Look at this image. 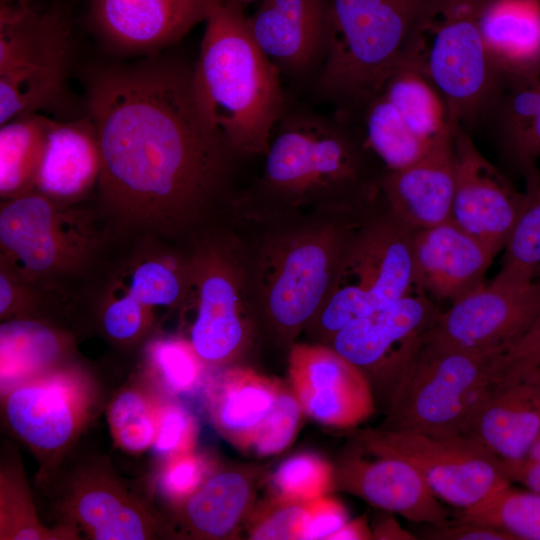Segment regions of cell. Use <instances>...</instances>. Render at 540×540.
<instances>
[{
    "instance_id": "7402d4cb",
    "label": "cell",
    "mask_w": 540,
    "mask_h": 540,
    "mask_svg": "<svg viewBox=\"0 0 540 540\" xmlns=\"http://www.w3.org/2000/svg\"><path fill=\"white\" fill-rule=\"evenodd\" d=\"M365 459L350 455L335 472L334 484L370 504L404 518L442 527L452 520L448 509L407 461L388 455Z\"/></svg>"
},
{
    "instance_id": "52a82bcc",
    "label": "cell",
    "mask_w": 540,
    "mask_h": 540,
    "mask_svg": "<svg viewBox=\"0 0 540 540\" xmlns=\"http://www.w3.org/2000/svg\"><path fill=\"white\" fill-rule=\"evenodd\" d=\"M429 0H331L332 27L315 93L336 110L378 90Z\"/></svg>"
},
{
    "instance_id": "6da1fadb",
    "label": "cell",
    "mask_w": 540,
    "mask_h": 540,
    "mask_svg": "<svg viewBox=\"0 0 540 540\" xmlns=\"http://www.w3.org/2000/svg\"><path fill=\"white\" fill-rule=\"evenodd\" d=\"M192 74L162 53L83 74L100 152L99 211L113 233L189 246L229 222L241 157L203 118Z\"/></svg>"
},
{
    "instance_id": "2e32d148",
    "label": "cell",
    "mask_w": 540,
    "mask_h": 540,
    "mask_svg": "<svg viewBox=\"0 0 540 540\" xmlns=\"http://www.w3.org/2000/svg\"><path fill=\"white\" fill-rule=\"evenodd\" d=\"M539 313L540 281L497 273L441 310L424 341L467 350H507Z\"/></svg>"
},
{
    "instance_id": "c3c4849f",
    "label": "cell",
    "mask_w": 540,
    "mask_h": 540,
    "mask_svg": "<svg viewBox=\"0 0 540 540\" xmlns=\"http://www.w3.org/2000/svg\"><path fill=\"white\" fill-rule=\"evenodd\" d=\"M433 528L426 538L435 540H514L505 532L474 522L455 520L442 527Z\"/></svg>"
},
{
    "instance_id": "9c48e42d",
    "label": "cell",
    "mask_w": 540,
    "mask_h": 540,
    "mask_svg": "<svg viewBox=\"0 0 540 540\" xmlns=\"http://www.w3.org/2000/svg\"><path fill=\"white\" fill-rule=\"evenodd\" d=\"M413 234L379 193L349 244L329 300L305 330L312 342L327 344L351 320L414 290Z\"/></svg>"
},
{
    "instance_id": "7c38bea8",
    "label": "cell",
    "mask_w": 540,
    "mask_h": 540,
    "mask_svg": "<svg viewBox=\"0 0 540 540\" xmlns=\"http://www.w3.org/2000/svg\"><path fill=\"white\" fill-rule=\"evenodd\" d=\"M6 426L40 463L39 483L62 464L100 406L99 385L72 360L1 393Z\"/></svg>"
},
{
    "instance_id": "ab89813d",
    "label": "cell",
    "mask_w": 540,
    "mask_h": 540,
    "mask_svg": "<svg viewBox=\"0 0 540 540\" xmlns=\"http://www.w3.org/2000/svg\"><path fill=\"white\" fill-rule=\"evenodd\" d=\"M332 466L318 455L300 453L286 459L272 476L276 496L309 501L325 495L334 485Z\"/></svg>"
},
{
    "instance_id": "83f0119b",
    "label": "cell",
    "mask_w": 540,
    "mask_h": 540,
    "mask_svg": "<svg viewBox=\"0 0 540 540\" xmlns=\"http://www.w3.org/2000/svg\"><path fill=\"white\" fill-rule=\"evenodd\" d=\"M479 25L500 79L540 76V0H485Z\"/></svg>"
},
{
    "instance_id": "277c9868",
    "label": "cell",
    "mask_w": 540,
    "mask_h": 540,
    "mask_svg": "<svg viewBox=\"0 0 540 540\" xmlns=\"http://www.w3.org/2000/svg\"><path fill=\"white\" fill-rule=\"evenodd\" d=\"M192 84L203 118L238 156H265L288 104L282 76L253 38L243 7L212 1Z\"/></svg>"
},
{
    "instance_id": "ac0fdd59",
    "label": "cell",
    "mask_w": 540,
    "mask_h": 540,
    "mask_svg": "<svg viewBox=\"0 0 540 540\" xmlns=\"http://www.w3.org/2000/svg\"><path fill=\"white\" fill-rule=\"evenodd\" d=\"M452 150L454 193L450 220L496 255L511 234L523 193L478 150L460 125L452 133Z\"/></svg>"
},
{
    "instance_id": "484cf974",
    "label": "cell",
    "mask_w": 540,
    "mask_h": 540,
    "mask_svg": "<svg viewBox=\"0 0 540 540\" xmlns=\"http://www.w3.org/2000/svg\"><path fill=\"white\" fill-rule=\"evenodd\" d=\"M100 152L94 124L83 116L55 120L37 171L34 189L61 203H81L97 188Z\"/></svg>"
},
{
    "instance_id": "7bdbcfd3",
    "label": "cell",
    "mask_w": 540,
    "mask_h": 540,
    "mask_svg": "<svg viewBox=\"0 0 540 540\" xmlns=\"http://www.w3.org/2000/svg\"><path fill=\"white\" fill-rule=\"evenodd\" d=\"M308 501H295L276 496L250 514L248 535L250 539L280 540L302 539Z\"/></svg>"
},
{
    "instance_id": "7a4b0ae2",
    "label": "cell",
    "mask_w": 540,
    "mask_h": 540,
    "mask_svg": "<svg viewBox=\"0 0 540 540\" xmlns=\"http://www.w3.org/2000/svg\"><path fill=\"white\" fill-rule=\"evenodd\" d=\"M264 157L260 176L235 198L231 222L368 206L385 170L349 117L302 107H287Z\"/></svg>"
},
{
    "instance_id": "f546056e",
    "label": "cell",
    "mask_w": 540,
    "mask_h": 540,
    "mask_svg": "<svg viewBox=\"0 0 540 540\" xmlns=\"http://www.w3.org/2000/svg\"><path fill=\"white\" fill-rule=\"evenodd\" d=\"M336 111L354 122L385 170L414 163L436 142L429 143L414 134L380 88L351 107Z\"/></svg>"
},
{
    "instance_id": "d590c367",
    "label": "cell",
    "mask_w": 540,
    "mask_h": 540,
    "mask_svg": "<svg viewBox=\"0 0 540 540\" xmlns=\"http://www.w3.org/2000/svg\"><path fill=\"white\" fill-rule=\"evenodd\" d=\"M143 363L145 379L167 397L194 390L208 368L189 339L182 336L160 335L150 339Z\"/></svg>"
},
{
    "instance_id": "1f68e13d",
    "label": "cell",
    "mask_w": 540,
    "mask_h": 540,
    "mask_svg": "<svg viewBox=\"0 0 540 540\" xmlns=\"http://www.w3.org/2000/svg\"><path fill=\"white\" fill-rule=\"evenodd\" d=\"M55 120L41 113L12 118L0 128V196L14 198L34 189L47 136Z\"/></svg>"
},
{
    "instance_id": "44dd1931",
    "label": "cell",
    "mask_w": 540,
    "mask_h": 540,
    "mask_svg": "<svg viewBox=\"0 0 540 540\" xmlns=\"http://www.w3.org/2000/svg\"><path fill=\"white\" fill-rule=\"evenodd\" d=\"M213 0H88L91 27L118 54L161 53L205 22Z\"/></svg>"
},
{
    "instance_id": "681fc988",
    "label": "cell",
    "mask_w": 540,
    "mask_h": 540,
    "mask_svg": "<svg viewBox=\"0 0 540 540\" xmlns=\"http://www.w3.org/2000/svg\"><path fill=\"white\" fill-rule=\"evenodd\" d=\"M503 469L509 481H518L530 491L540 493V455L529 454L516 462L503 461Z\"/></svg>"
},
{
    "instance_id": "30bf717a",
    "label": "cell",
    "mask_w": 540,
    "mask_h": 540,
    "mask_svg": "<svg viewBox=\"0 0 540 540\" xmlns=\"http://www.w3.org/2000/svg\"><path fill=\"white\" fill-rule=\"evenodd\" d=\"M71 26L59 7L0 0V124L70 101Z\"/></svg>"
},
{
    "instance_id": "4fadbf2b",
    "label": "cell",
    "mask_w": 540,
    "mask_h": 540,
    "mask_svg": "<svg viewBox=\"0 0 540 540\" xmlns=\"http://www.w3.org/2000/svg\"><path fill=\"white\" fill-rule=\"evenodd\" d=\"M41 484L48 485L57 524L92 540L175 538L167 518L129 488L106 458L68 461Z\"/></svg>"
},
{
    "instance_id": "e0dca14e",
    "label": "cell",
    "mask_w": 540,
    "mask_h": 540,
    "mask_svg": "<svg viewBox=\"0 0 540 540\" xmlns=\"http://www.w3.org/2000/svg\"><path fill=\"white\" fill-rule=\"evenodd\" d=\"M288 375L304 414L327 426L351 428L375 408L372 385L352 362L324 343H294Z\"/></svg>"
},
{
    "instance_id": "f6af8a7d",
    "label": "cell",
    "mask_w": 540,
    "mask_h": 540,
    "mask_svg": "<svg viewBox=\"0 0 540 540\" xmlns=\"http://www.w3.org/2000/svg\"><path fill=\"white\" fill-rule=\"evenodd\" d=\"M303 413L293 392L284 388L252 452L258 456H272L286 449L297 433Z\"/></svg>"
},
{
    "instance_id": "4dcf8cb0",
    "label": "cell",
    "mask_w": 540,
    "mask_h": 540,
    "mask_svg": "<svg viewBox=\"0 0 540 540\" xmlns=\"http://www.w3.org/2000/svg\"><path fill=\"white\" fill-rule=\"evenodd\" d=\"M380 89L411 131L424 141L433 143L449 136L456 127L440 93L405 60L400 59L392 67Z\"/></svg>"
},
{
    "instance_id": "836d02e7",
    "label": "cell",
    "mask_w": 540,
    "mask_h": 540,
    "mask_svg": "<svg viewBox=\"0 0 540 540\" xmlns=\"http://www.w3.org/2000/svg\"><path fill=\"white\" fill-rule=\"evenodd\" d=\"M162 396L146 379L122 387L107 407L114 443L122 451L140 455L152 448Z\"/></svg>"
},
{
    "instance_id": "e575fe53",
    "label": "cell",
    "mask_w": 540,
    "mask_h": 540,
    "mask_svg": "<svg viewBox=\"0 0 540 540\" xmlns=\"http://www.w3.org/2000/svg\"><path fill=\"white\" fill-rule=\"evenodd\" d=\"M540 111V76L500 80V89L489 112L496 116L502 150L516 167Z\"/></svg>"
},
{
    "instance_id": "cb8c5ba5",
    "label": "cell",
    "mask_w": 540,
    "mask_h": 540,
    "mask_svg": "<svg viewBox=\"0 0 540 540\" xmlns=\"http://www.w3.org/2000/svg\"><path fill=\"white\" fill-rule=\"evenodd\" d=\"M379 190L391 212L414 231L449 221L454 193L452 134L436 141L414 163L384 170Z\"/></svg>"
},
{
    "instance_id": "d6986e66",
    "label": "cell",
    "mask_w": 540,
    "mask_h": 540,
    "mask_svg": "<svg viewBox=\"0 0 540 540\" xmlns=\"http://www.w3.org/2000/svg\"><path fill=\"white\" fill-rule=\"evenodd\" d=\"M461 435L504 462L526 458L540 437V366L502 369L471 407Z\"/></svg>"
},
{
    "instance_id": "d6a6232c",
    "label": "cell",
    "mask_w": 540,
    "mask_h": 540,
    "mask_svg": "<svg viewBox=\"0 0 540 540\" xmlns=\"http://www.w3.org/2000/svg\"><path fill=\"white\" fill-rule=\"evenodd\" d=\"M74 528L40 520L19 457L2 456L0 465L1 540H78Z\"/></svg>"
},
{
    "instance_id": "db71d44e",
    "label": "cell",
    "mask_w": 540,
    "mask_h": 540,
    "mask_svg": "<svg viewBox=\"0 0 540 540\" xmlns=\"http://www.w3.org/2000/svg\"><path fill=\"white\" fill-rule=\"evenodd\" d=\"M227 1L233 2L245 9V7L248 6L249 4L253 2H260L261 0H227Z\"/></svg>"
},
{
    "instance_id": "d4e9b609",
    "label": "cell",
    "mask_w": 540,
    "mask_h": 540,
    "mask_svg": "<svg viewBox=\"0 0 540 540\" xmlns=\"http://www.w3.org/2000/svg\"><path fill=\"white\" fill-rule=\"evenodd\" d=\"M285 387L241 364L218 369L209 379L205 404L218 433L251 451Z\"/></svg>"
},
{
    "instance_id": "816d5d0a",
    "label": "cell",
    "mask_w": 540,
    "mask_h": 540,
    "mask_svg": "<svg viewBox=\"0 0 540 540\" xmlns=\"http://www.w3.org/2000/svg\"><path fill=\"white\" fill-rule=\"evenodd\" d=\"M373 533L367 526L363 518L348 520L339 530H337L330 539L333 540H359L372 539Z\"/></svg>"
},
{
    "instance_id": "ba28073f",
    "label": "cell",
    "mask_w": 540,
    "mask_h": 540,
    "mask_svg": "<svg viewBox=\"0 0 540 540\" xmlns=\"http://www.w3.org/2000/svg\"><path fill=\"white\" fill-rule=\"evenodd\" d=\"M82 203H61L36 189L3 200L0 263L28 282L59 286L90 270L112 231L100 227L101 212Z\"/></svg>"
},
{
    "instance_id": "b9f144b4",
    "label": "cell",
    "mask_w": 540,
    "mask_h": 540,
    "mask_svg": "<svg viewBox=\"0 0 540 540\" xmlns=\"http://www.w3.org/2000/svg\"><path fill=\"white\" fill-rule=\"evenodd\" d=\"M97 316L108 339L116 344L132 346L147 338L156 315L120 298L99 293Z\"/></svg>"
},
{
    "instance_id": "5b68a950",
    "label": "cell",
    "mask_w": 540,
    "mask_h": 540,
    "mask_svg": "<svg viewBox=\"0 0 540 540\" xmlns=\"http://www.w3.org/2000/svg\"><path fill=\"white\" fill-rule=\"evenodd\" d=\"M189 247L192 285L184 311L194 310V318L188 339L208 368L239 364L260 336L243 241L224 223Z\"/></svg>"
},
{
    "instance_id": "3957f363",
    "label": "cell",
    "mask_w": 540,
    "mask_h": 540,
    "mask_svg": "<svg viewBox=\"0 0 540 540\" xmlns=\"http://www.w3.org/2000/svg\"><path fill=\"white\" fill-rule=\"evenodd\" d=\"M373 203L230 222L243 241L260 335L290 348L307 329Z\"/></svg>"
},
{
    "instance_id": "ffe728a7",
    "label": "cell",
    "mask_w": 540,
    "mask_h": 540,
    "mask_svg": "<svg viewBox=\"0 0 540 540\" xmlns=\"http://www.w3.org/2000/svg\"><path fill=\"white\" fill-rule=\"evenodd\" d=\"M248 25L282 77L313 83L330 41L331 0H261Z\"/></svg>"
},
{
    "instance_id": "f5cc1de1",
    "label": "cell",
    "mask_w": 540,
    "mask_h": 540,
    "mask_svg": "<svg viewBox=\"0 0 540 540\" xmlns=\"http://www.w3.org/2000/svg\"><path fill=\"white\" fill-rule=\"evenodd\" d=\"M373 538L376 539H405L411 540L416 539L414 535L409 533L400 527L394 519H386L382 521L376 528L373 533Z\"/></svg>"
},
{
    "instance_id": "8fae6325",
    "label": "cell",
    "mask_w": 540,
    "mask_h": 540,
    "mask_svg": "<svg viewBox=\"0 0 540 540\" xmlns=\"http://www.w3.org/2000/svg\"><path fill=\"white\" fill-rule=\"evenodd\" d=\"M506 350H467L423 342L389 398L383 428L461 435L469 411L500 372Z\"/></svg>"
},
{
    "instance_id": "8d00e7d4",
    "label": "cell",
    "mask_w": 540,
    "mask_h": 540,
    "mask_svg": "<svg viewBox=\"0 0 540 540\" xmlns=\"http://www.w3.org/2000/svg\"><path fill=\"white\" fill-rule=\"evenodd\" d=\"M522 176L525 188L521 208L504 247L498 273L527 281H540V169Z\"/></svg>"
},
{
    "instance_id": "5bb4252c",
    "label": "cell",
    "mask_w": 540,
    "mask_h": 540,
    "mask_svg": "<svg viewBox=\"0 0 540 540\" xmlns=\"http://www.w3.org/2000/svg\"><path fill=\"white\" fill-rule=\"evenodd\" d=\"M356 440L371 455L407 461L435 496L462 510L510 483L503 461L468 436H437L382 427L360 431Z\"/></svg>"
},
{
    "instance_id": "f1b7e54d",
    "label": "cell",
    "mask_w": 540,
    "mask_h": 540,
    "mask_svg": "<svg viewBox=\"0 0 540 540\" xmlns=\"http://www.w3.org/2000/svg\"><path fill=\"white\" fill-rule=\"evenodd\" d=\"M74 338L55 320L14 318L0 325L1 393L72 361Z\"/></svg>"
},
{
    "instance_id": "f907efd6",
    "label": "cell",
    "mask_w": 540,
    "mask_h": 540,
    "mask_svg": "<svg viewBox=\"0 0 540 540\" xmlns=\"http://www.w3.org/2000/svg\"><path fill=\"white\" fill-rule=\"evenodd\" d=\"M540 159V111L535 121L533 130L527 140V143L522 151L516 168L521 175L534 166H537V161Z\"/></svg>"
},
{
    "instance_id": "7dc6e473",
    "label": "cell",
    "mask_w": 540,
    "mask_h": 540,
    "mask_svg": "<svg viewBox=\"0 0 540 540\" xmlns=\"http://www.w3.org/2000/svg\"><path fill=\"white\" fill-rule=\"evenodd\" d=\"M540 366V313L529 330L504 353L503 369Z\"/></svg>"
},
{
    "instance_id": "8992f818",
    "label": "cell",
    "mask_w": 540,
    "mask_h": 540,
    "mask_svg": "<svg viewBox=\"0 0 540 540\" xmlns=\"http://www.w3.org/2000/svg\"><path fill=\"white\" fill-rule=\"evenodd\" d=\"M485 0H429L400 59L443 97L454 126L466 130L488 116L500 88L482 40Z\"/></svg>"
},
{
    "instance_id": "ee69618b",
    "label": "cell",
    "mask_w": 540,
    "mask_h": 540,
    "mask_svg": "<svg viewBox=\"0 0 540 540\" xmlns=\"http://www.w3.org/2000/svg\"><path fill=\"white\" fill-rule=\"evenodd\" d=\"M196 417L172 397H162L157 433L152 450L159 461L195 449L198 436Z\"/></svg>"
},
{
    "instance_id": "9a60e30c",
    "label": "cell",
    "mask_w": 540,
    "mask_h": 540,
    "mask_svg": "<svg viewBox=\"0 0 540 540\" xmlns=\"http://www.w3.org/2000/svg\"><path fill=\"white\" fill-rule=\"evenodd\" d=\"M440 311L427 294L415 287L389 306L351 320L327 344L390 398Z\"/></svg>"
},
{
    "instance_id": "603a6c76",
    "label": "cell",
    "mask_w": 540,
    "mask_h": 540,
    "mask_svg": "<svg viewBox=\"0 0 540 540\" xmlns=\"http://www.w3.org/2000/svg\"><path fill=\"white\" fill-rule=\"evenodd\" d=\"M412 255L415 287L450 303L485 282L495 256L451 220L414 231Z\"/></svg>"
},
{
    "instance_id": "4316f807",
    "label": "cell",
    "mask_w": 540,
    "mask_h": 540,
    "mask_svg": "<svg viewBox=\"0 0 540 540\" xmlns=\"http://www.w3.org/2000/svg\"><path fill=\"white\" fill-rule=\"evenodd\" d=\"M255 474L242 468L215 469L194 494L171 507L167 519L175 533L178 528V536L206 540L237 535L255 498Z\"/></svg>"
},
{
    "instance_id": "60d3db41",
    "label": "cell",
    "mask_w": 540,
    "mask_h": 540,
    "mask_svg": "<svg viewBox=\"0 0 540 540\" xmlns=\"http://www.w3.org/2000/svg\"><path fill=\"white\" fill-rule=\"evenodd\" d=\"M215 469L195 449L180 453L160 461L155 489L173 507L194 494Z\"/></svg>"
},
{
    "instance_id": "f35d334b",
    "label": "cell",
    "mask_w": 540,
    "mask_h": 540,
    "mask_svg": "<svg viewBox=\"0 0 540 540\" xmlns=\"http://www.w3.org/2000/svg\"><path fill=\"white\" fill-rule=\"evenodd\" d=\"M68 303L59 285L28 282L0 263V318H38L54 320Z\"/></svg>"
},
{
    "instance_id": "74e56055",
    "label": "cell",
    "mask_w": 540,
    "mask_h": 540,
    "mask_svg": "<svg viewBox=\"0 0 540 540\" xmlns=\"http://www.w3.org/2000/svg\"><path fill=\"white\" fill-rule=\"evenodd\" d=\"M457 520L498 529L514 540H540V493L517 490L508 483L463 509Z\"/></svg>"
},
{
    "instance_id": "bcb514c9",
    "label": "cell",
    "mask_w": 540,
    "mask_h": 540,
    "mask_svg": "<svg viewBox=\"0 0 540 540\" xmlns=\"http://www.w3.org/2000/svg\"><path fill=\"white\" fill-rule=\"evenodd\" d=\"M348 521L345 507L325 494L307 502L304 540L330 539Z\"/></svg>"
}]
</instances>
